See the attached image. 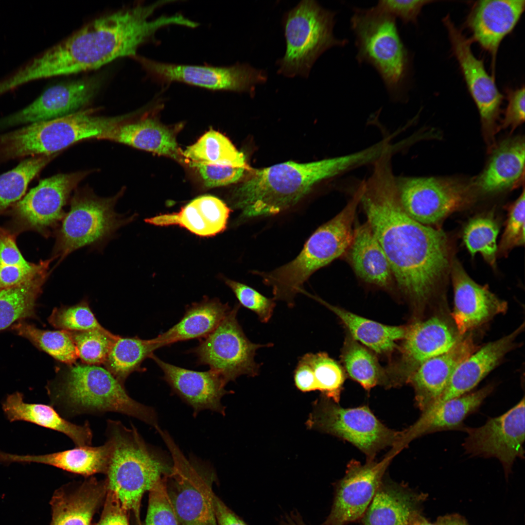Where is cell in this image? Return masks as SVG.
I'll use <instances>...</instances> for the list:
<instances>
[{
    "instance_id": "cell-6",
    "label": "cell",
    "mask_w": 525,
    "mask_h": 525,
    "mask_svg": "<svg viewBox=\"0 0 525 525\" xmlns=\"http://www.w3.org/2000/svg\"><path fill=\"white\" fill-rule=\"evenodd\" d=\"M362 191L361 183L344 208L313 233L295 259L268 272H256L272 288L274 300L284 301L292 307L296 295L303 292V285L310 276L349 249Z\"/></svg>"
},
{
    "instance_id": "cell-59",
    "label": "cell",
    "mask_w": 525,
    "mask_h": 525,
    "mask_svg": "<svg viewBox=\"0 0 525 525\" xmlns=\"http://www.w3.org/2000/svg\"><path fill=\"white\" fill-rule=\"evenodd\" d=\"M437 525H469L466 519L458 514H452L439 516Z\"/></svg>"
},
{
    "instance_id": "cell-5",
    "label": "cell",
    "mask_w": 525,
    "mask_h": 525,
    "mask_svg": "<svg viewBox=\"0 0 525 525\" xmlns=\"http://www.w3.org/2000/svg\"><path fill=\"white\" fill-rule=\"evenodd\" d=\"M105 436L110 447L105 473L107 489L140 521L142 496L170 472L171 457L147 443L133 423L127 427L120 420L108 419Z\"/></svg>"
},
{
    "instance_id": "cell-43",
    "label": "cell",
    "mask_w": 525,
    "mask_h": 525,
    "mask_svg": "<svg viewBox=\"0 0 525 525\" xmlns=\"http://www.w3.org/2000/svg\"><path fill=\"white\" fill-rule=\"evenodd\" d=\"M342 359L350 377L365 389L370 390L385 382V378L375 357L366 349L353 340L345 346Z\"/></svg>"
},
{
    "instance_id": "cell-4",
    "label": "cell",
    "mask_w": 525,
    "mask_h": 525,
    "mask_svg": "<svg viewBox=\"0 0 525 525\" xmlns=\"http://www.w3.org/2000/svg\"><path fill=\"white\" fill-rule=\"evenodd\" d=\"M46 388L50 404L66 419L112 412L134 418L155 429L159 426L154 408L132 398L124 385L98 365H68L58 370Z\"/></svg>"
},
{
    "instance_id": "cell-1",
    "label": "cell",
    "mask_w": 525,
    "mask_h": 525,
    "mask_svg": "<svg viewBox=\"0 0 525 525\" xmlns=\"http://www.w3.org/2000/svg\"><path fill=\"white\" fill-rule=\"evenodd\" d=\"M362 181L360 201L367 222L389 262L399 288L419 304L432 297L450 267L443 232L410 217L399 199L391 158L384 156Z\"/></svg>"
},
{
    "instance_id": "cell-32",
    "label": "cell",
    "mask_w": 525,
    "mask_h": 525,
    "mask_svg": "<svg viewBox=\"0 0 525 525\" xmlns=\"http://www.w3.org/2000/svg\"><path fill=\"white\" fill-rule=\"evenodd\" d=\"M109 455V445L105 441L104 444L98 446H75L40 455H18L0 451V463H41L88 477L97 473H105Z\"/></svg>"
},
{
    "instance_id": "cell-8",
    "label": "cell",
    "mask_w": 525,
    "mask_h": 525,
    "mask_svg": "<svg viewBox=\"0 0 525 525\" xmlns=\"http://www.w3.org/2000/svg\"><path fill=\"white\" fill-rule=\"evenodd\" d=\"M128 115L104 117L93 110H79L58 118L35 122L0 134V156L4 161L31 156H52L74 143L100 139Z\"/></svg>"
},
{
    "instance_id": "cell-39",
    "label": "cell",
    "mask_w": 525,
    "mask_h": 525,
    "mask_svg": "<svg viewBox=\"0 0 525 525\" xmlns=\"http://www.w3.org/2000/svg\"><path fill=\"white\" fill-rule=\"evenodd\" d=\"M182 156L190 166L204 164L248 169L244 154L226 137L212 129L188 147Z\"/></svg>"
},
{
    "instance_id": "cell-25",
    "label": "cell",
    "mask_w": 525,
    "mask_h": 525,
    "mask_svg": "<svg viewBox=\"0 0 525 525\" xmlns=\"http://www.w3.org/2000/svg\"><path fill=\"white\" fill-rule=\"evenodd\" d=\"M466 334L447 351L422 364L409 378L421 412L438 402L457 366L478 348L471 334Z\"/></svg>"
},
{
    "instance_id": "cell-35",
    "label": "cell",
    "mask_w": 525,
    "mask_h": 525,
    "mask_svg": "<svg viewBox=\"0 0 525 525\" xmlns=\"http://www.w3.org/2000/svg\"><path fill=\"white\" fill-rule=\"evenodd\" d=\"M525 153L524 138L516 137L501 142L477 178V186L485 192H497L512 187L523 175Z\"/></svg>"
},
{
    "instance_id": "cell-29",
    "label": "cell",
    "mask_w": 525,
    "mask_h": 525,
    "mask_svg": "<svg viewBox=\"0 0 525 525\" xmlns=\"http://www.w3.org/2000/svg\"><path fill=\"white\" fill-rule=\"evenodd\" d=\"M524 329L523 323L511 333L487 344L463 360L454 371L440 398L430 407L463 396L475 387L513 349L516 338Z\"/></svg>"
},
{
    "instance_id": "cell-34",
    "label": "cell",
    "mask_w": 525,
    "mask_h": 525,
    "mask_svg": "<svg viewBox=\"0 0 525 525\" xmlns=\"http://www.w3.org/2000/svg\"><path fill=\"white\" fill-rule=\"evenodd\" d=\"M100 139L112 140L176 159H180L182 156L174 132L151 118L131 123H121Z\"/></svg>"
},
{
    "instance_id": "cell-15",
    "label": "cell",
    "mask_w": 525,
    "mask_h": 525,
    "mask_svg": "<svg viewBox=\"0 0 525 525\" xmlns=\"http://www.w3.org/2000/svg\"><path fill=\"white\" fill-rule=\"evenodd\" d=\"M88 174L86 171L60 174L41 180L10 209L12 232L16 235L31 230L45 237L55 233L70 193Z\"/></svg>"
},
{
    "instance_id": "cell-37",
    "label": "cell",
    "mask_w": 525,
    "mask_h": 525,
    "mask_svg": "<svg viewBox=\"0 0 525 525\" xmlns=\"http://www.w3.org/2000/svg\"><path fill=\"white\" fill-rule=\"evenodd\" d=\"M314 298L337 315L355 339L377 353L391 351L395 347L396 341L404 338L406 335L408 327L382 324L331 305L318 298Z\"/></svg>"
},
{
    "instance_id": "cell-18",
    "label": "cell",
    "mask_w": 525,
    "mask_h": 525,
    "mask_svg": "<svg viewBox=\"0 0 525 525\" xmlns=\"http://www.w3.org/2000/svg\"><path fill=\"white\" fill-rule=\"evenodd\" d=\"M396 455L390 451L380 461L368 459L362 464L351 460L344 476L334 484L331 511L322 525H347L360 521Z\"/></svg>"
},
{
    "instance_id": "cell-47",
    "label": "cell",
    "mask_w": 525,
    "mask_h": 525,
    "mask_svg": "<svg viewBox=\"0 0 525 525\" xmlns=\"http://www.w3.org/2000/svg\"><path fill=\"white\" fill-rule=\"evenodd\" d=\"M50 324L60 330L79 332L103 328L88 301L83 300L74 305L55 308L48 317Z\"/></svg>"
},
{
    "instance_id": "cell-11",
    "label": "cell",
    "mask_w": 525,
    "mask_h": 525,
    "mask_svg": "<svg viewBox=\"0 0 525 525\" xmlns=\"http://www.w3.org/2000/svg\"><path fill=\"white\" fill-rule=\"evenodd\" d=\"M156 430L172 460L171 471L164 478L181 525H217L211 499L213 471L193 455L187 458L167 431L160 427Z\"/></svg>"
},
{
    "instance_id": "cell-20",
    "label": "cell",
    "mask_w": 525,
    "mask_h": 525,
    "mask_svg": "<svg viewBox=\"0 0 525 525\" xmlns=\"http://www.w3.org/2000/svg\"><path fill=\"white\" fill-rule=\"evenodd\" d=\"M102 84L100 77L93 76L51 86L24 108L1 119L0 129L77 112L94 97Z\"/></svg>"
},
{
    "instance_id": "cell-17",
    "label": "cell",
    "mask_w": 525,
    "mask_h": 525,
    "mask_svg": "<svg viewBox=\"0 0 525 525\" xmlns=\"http://www.w3.org/2000/svg\"><path fill=\"white\" fill-rule=\"evenodd\" d=\"M463 431L467 434L463 444L466 453L497 458L508 475L516 458L525 457L524 397L502 415L489 418L479 427L465 426Z\"/></svg>"
},
{
    "instance_id": "cell-62",
    "label": "cell",
    "mask_w": 525,
    "mask_h": 525,
    "mask_svg": "<svg viewBox=\"0 0 525 525\" xmlns=\"http://www.w3.org/2000/svg\"><path fill=\"white\" fill-rule=\"evenodd\" d=\"M137 525H141V523H137Z\"/></svg>"
},
{
    "instance_id": "cell-3",
    "label": "cell",
    "mask_w": 525,
    "mask_h": 525,
    "mask_svg": "<svg viewBox=\"0 0 525 525\" xmlns=\"http://www.w3.org/2000/svg\"><path fill=\"white\" fill-rule=\"evenodd\" d=\"M367 149L308 163L287 161L254 170L233 193V206L250 218L280 213L296 204L316 184L369 165Z\"/></svg>"
},
{
    "instance_id": "cell-56",
    "label": "cell",
    "mask_w": 525,
    "mask_h": 525,
    "mask_svg": "<svg viewBox=\"0 0 525 525\" xmlns=\"http://www.w3.org/2000/svg\"><path fill=\"white\" fill-rule=\"evenodd\" d=\"M128 512L115 494L107 489L101 516L94 525H130Z\"/></svg>"
},
{
    "instance_id": "cell-42",
    "label": "cell",
    "mask_w": 525,
    "mask_h": 525,
    "mask_svg": "<svg viewBox=\"0 0 525 525\" xmlns=\"http://www.w3.org/2000/svg\"><path fill=\"white\" fill-rule=\"evenodd\" d=\"M54 156L30 157L13 169L0 175V215L23 197L29 183Z\"/></svg>"
},
{
    "instance_id": "cell-23",
    "label": "cell",
    "mask_w": 525,
    "mask_h": 525,
    "mask_svg": "<svg viewBox=\"0 0 525 525\" xmlns=\"http://www.w3.org/2000/svg\"><path fill=\"white\" fill-rule=\"evenodd\" d=\"M451 274L454 292L452 313L455 327L461 336L507 309V303L486 286L474 282L461 264L454 261Z\"/></svg>"
},
{
    "instance_id": "cell-36",
    "label": "cell",
    "mask_w": 525,
    "mask_h": 525,
    "mask_svg": "<svg viewBox=\"0 0 525 525\" xmlns=\"http://www.w3.org/2000/svg\"><path fill=\"white\" fill-rule=\"evenodd\" d=\"M350 250V258L357 276L366 282L388 286L393 279L391 268L368 222L357 227Z\"/></svg>"
},
{
    "instance_id": "cell-45",
    "label": "cell",
    "mask_w": 525,
    "mask_h": 525,
    "mask_svg": "<svg viewBox=\"0 0 525 525\" xmlns=\"http://www.w3.org/2000/svg\"><path fill=\"white\" fill-rule=\"evenodd\" d=\"M499 229L493 219L479 217L472 220L465 227L463 240L470 253L482 254L491 265L495 263L497 250L496 238Z\"/></svg>"
},
{
    "instance_id": "cell-9",
    "label": "cell",
    "mask_w": 525,
    "mask_h": 525,
    "mask_svg": "<svg viewBox=\"0 0 525 525\" xmlns=\"http://www.w3.org/2000/svg\"><path fill=\"white\" fill-rule=\"evenodd\" d=\"M336 14L313 0H301L285 13L282 24L286 50L283 57L277 61L278 73L289 78H307L325 52L348 43L347 39L333 34Z\"/></svg>"
},
{
    "instance_id": "cell-26",
    "label": "cell",
    "mask_w": 525,
    "mask_h": 525,
    "mask_svg": "<svg viewBox=\"0 0 525 525\" xmlns=\"http://www.w3.org/2000/svg\"><path fill=\"white\" fill-rule=\"evenodd\" d=\"M525 8L524 0H482L473 5L467 20L472 39L492 55L519 20Z\"/></svg>"
},
{
    "instance_id": "cell-21",
    "label": "cell",
    "mask_w": 525,
    "mask_h": 525,
    "mask_svg": "<svg viewBox=\"0 0 525 525\" xmlns=\"http://www.w3.org/2000/svg\"><path fill=\"white\" fill-rule=\"evenodd\" d=\"M463 336L460 335L447 319L439 315L408 327L402 348L401 364L393 385L408 382L422 364L449 350Z\"/></svg>"
},
{
    "instance_id": "cell-30",
    "label": "cell",
    "mask_w": 525,
    "mask_h": 525,
    "mask_svg": "<svg viewBox=\"0 0 525 525\" xmlns=\"http://www.w3.org/2000/svg\"><path fill=\"white\" fill-rule=\"evenodd\" d=\"M2 408L10 422L25 421L63 434L75 446H91L93 432L89 422L77 424L62 417L51 405L27 403L23 394L16 392L8 395Z\"/></svg>"
},
{
    "instance_id": "cell-50",
    "label": "cell",
    "mask_w": 525,
    "mask_h": 525,
    "mask_svg": "<svg viewBox=\"0 0 525 525\" xmlns=\"http://www.w3.org/2000/svg\"><path fill=\"white\" fill-rule=\"evenodd\" d=\"M525 190L511 206L499 246L501 253L525 243Z\"/></svg>"
},
{
    "instance_id": "cell-58",
    "label": "cell",
    "mask_w": 525,
    "mask_h": 525,
    "mask_svg": "<svg viewBox=\"0 0 525 525\" xmlns=\"http://www.w3.org/2000/svg\"><path fill=\"white\" fill-rule=\"evenodd\" d=\"M211 499L217 525H247L217 497L214 492L211 493Z\"/></svg>"
},
{
    "instance_id": "cell-60",
    "label": "cell",
    "mask_w": 525,
    "mask_h": 525,
    "mask_svg": "<svg viewBox=\"0 0 525 525\" xmlns=\"http://www.w3.org/2000/svg\"><path fill=\"white\" fill-rule=\"evenodd\" d=\"M280 525H307L303 521L300 514L294 510L289 514H285L280 522Z\"/></svg>"
},
{
    "instance_id": "cell-41",
    "label": "cell",
    "mask_w": 525,
    "mask_h": 525,
    "mask_svg": "<svg viewBox=\"0 0 525 525\" xmlns=\"http://www.w3.org/2000/svg\"><path fill=\"white\" fill-rule=\"evenodd\" d=\"M11 327L17 334L26 338L56 360L67 365L76 363L78 358L77 349L68 331L42 330L23 321Z\"/></svg>"
},
{
    "instance_id": "cell-22",
    "label": "cell",
    "mask_w": 525,
    "mask_h": 525,
    "mask_svg": "<svg viewBox=\"0 0 525 525\" xmlns=\"http://www.w3.org/2000/svg\"><path fill=\"white\" fill-rule=\"evenodd\" d=\"M152 359L161 368L163 380L174 393L193 410L196 417L201 411L209 410L225 415L222 398L230 392L215 371H197L177 367L162 361L154 354Z\"/></svg>"
},
{
    "instance_id": "cell-19",
    "label": "cell",
    "mask_w": 525,
    "mask_h": 525,
    "mask_svg": "<svg viewBox=\"0 0 525 525\" xmlns=\"http://www.w3.org/2000/svg\"><path fill=\"white\" fill-rule=\"evenodd\" d=\"M452 50L462 72L468 90L480 115L483 131L488 142L492 141L503 95L493 78L487 72L483 61L476 58L467 38L447 16L443 18Z\"/></svg>"
},
{
    "instance_id": "cell-51",
    "label": "cell",
    "mask_w": 525,
    "mask_h": 525,
    "mask_svg": "<svg viewBox=\"0 0 525 525\" xmlns=\"http://www.w3.org/2000/svg\"><path fill=\"white\" fill-rule=\"evenodd\" d=\"M53 259L40 261L28 267L0 265V290L18 285L49 271Z\"/></svg>"
},
{
    "instance_id": "cell-38",
    "label": "cell",
    "mask_w": 525,
    "mask_h": 525,
    "mask_svg": "<svg viewBox=\"0 0 525 525\" xmlns=\"http://www.w3.org/2000/svg\"><path fill=\"white\" fill-rule=\"evenodd\" d=\"M49 271L18 285L0 290V331L35 315L36 302Z\"/></svg>"
},
{
    "instance_id": "cell-46",
    "label": "cell",
    "mask_w": 525,
    "mask_h": 525,
    "mask_svg": "<svg viewBox=\"0 0 525 525\" xmlns=\"http://www.w3.org/2000/svg\"><path fill=\"white\" fill-rule=\"evenodd\" d=\"M305 355L313 368L317 390L321 391L322 395L338 403L345 380L340 366L323 352Z\"/></svg>"
},
{
    "instance_id": "cell-2",
    "label": "cell",
    "mask_w": 525,
    "mask_h": 525,
    "mask_svg": "<svg viewBox=\"0 0 525 525\" xmlns=\"http://www.w3.org/2000/svg\"><path fill=\"white\" fill-rule=\"evenodd\" d=\"M163 0L135 4L98 17L32 60L37 79L97 69L114 60L137 56L156 33L175 25L174 15L151 16Z\"/></svg>"
},
{
    "instance_id": "cell-7",
    "label": "cell",
    "mask_w": 525,
    "mask_h": 525,
    "mask_svg": "<svg viewBox=\"0 0 525 525\" xmlns=\"http://www.w3.org/2000/svg\"><path fill=\"white\" fill-rule=\"evenodd\" d=\"M350 22L358 62L373 67L392 99L403 101L408 88L411 58L396 18L375 5L354 8Z\"/></svg>"
},
{
    "instance_id": "cell-10",
    "label": "cell",
    "mask_w": 525,
    "mask_h": 525,
    "mask_svg": "<svg viewBox=\"0 0 525 525\" xmlns=\"http://www.w3.org/2000/svg\"><path fill=\"white\" fill-rule=\"evenodd\" d=\"M122 192L101 197L91 191L80 190L71 198L69 210L55 232L52 258L61 262L72 252L88 246H97L112 237L133 217L116 212L115 206Z\"/></svg>"
},
{
    "instance_id": "cell-31",
    "label": "cell",
    "mask_w": 525,
    "mask_h": 525,
    "mask_svg": "<svg viewBox=\"0 0 525 525\" xmlns=\"http://www.w3.org/2000/svg\"><path fill=\"white\" fill-rule=\"evenodd\" d=\"M230 210L214 196L198 197L183 207L178 212L160 214L145 221L156 226L178 225L201 236H211L224 230Z\"/></svg>"
},
{
    "instance_id": "cell-14",
    "label": "cell",
    "mask_w": 525,
    "mask_h": 525,
    "mask_svg": "<svg viewBox=\"0 0 525 525\" xmlns=\"http://www.w3.org/2000/svg\"><path fill=\"white\" fill-rule=\"evenodd\" d=\"M152 80L162 86L180 83L213 91L246 92L253 95L256 86L265 83L267 74L248 63L228 66L193 65L162 62L136 56Z\"/></svg>"
},
{
    "instance_id": "cell-52",
    "label": "cell",
    "mask_w": 525,
    "mask_h": 525,
    "mask_svg": "<svg viewBox=\"0 0 525 525\" xmlns=\"http://www.w3.org/2000/svg\"><path fill=\"white\" fill-rule=\"evenodd\" d=\"M206 186L210 188L227 185L238 181L243 175L244 167L194 164Z\"/></svg>"
},
{
    "instance_id": "cell-40",
    "label": "cell",
    "mask_w": 525,
    "mask_h": 525,
    "mask_svg": "<svg viewBox=\"0 0 525 525\" xmlns=\"http://www.w3.org/2000/svg\"><path fill=\"white\" fill-rule=\"evenodd\" d=\"M159 349L151 339H142L137 336L122 337L119 336L107 358L103 364L121 384L130 374L141 371L142 363L151 358L154 351Z\"/></svg>"
},
{
    "instance_id": "cell-12",
    "label": "cell",
    "mask_w": 525,
    "mask_h": 525,
    "mask_svg": "<svg viewBox=\"0 0 525 525\" xmlns=\"http://www.w3.org/2000/svg\"><path fill=\"white\" fill-rule=\"evenodd\" d=\"M306 425L308 429L347 440L368 460H374L385 448L392 447L401 436V431L386 427L367 406L344 408L323 395L315 401Z\"/></svg>"
},
{
    "instance_id": "cell-55",
    "label": "cell",
    "mask_w": 525,
    "mask_h": 525,
    "mask_svg": "<svg viewBox=\"0 0 525 525\" xmlns=\"http://www.w3.org/2000/svg\"><path fill=\"white\" fill-rule=\"evenodd\" d=\"M508 105L499 129L509 128L513 131L525 121V87L508 92Z\"/></svg>"
},
{
    "instance_id": "cell-33",
    "label": "cell",
    "mask_w": 525,
    "mask_h": 525,
    "mask_svg": "<svg viewBox=\"0 0 525 525\" xmlns=\"http://www.w3.org/2000/svg\"><path fill=\"white\" fill-rule=\"evenodd\" d=\"M230 310L227 303L218 299L206 298L188 307L178 323L152 340L160 348L178 341L205 338Z\"/></svg>"
},
{
    "instance_id": "cell-53",
    "label": "cell",
    "mask_w": 525,
    "mask_h": 525,
    "mask_svg": "<svg viewBox=\"0 0 525 525\" xmlns=\"http://www.w3.org/2000/svg\"><path fill=\"white\" fill-rule=\"evenodd\" d=\"M432 2V0H381L376 6L395 18H399L404 24H415L422 7Z\"/></svg>"
},
{
    "instance_id": "cell-61",
    "label": "cell",
    "mask_w": 525,
    "mask_h": 525,
    "mask_svg": "<svg viewBox=\"0 0 525 525\" xmlns=\"http://www.w3.org/2000/svg\"><path fill=\"white\" fill-rule=\"evenodd\" d=\"M410 525H437L433 524L426 519L422 514L419 515L413 521Z\"/></svg>"
},
{
    "instance_id": "cell-48",
    "label": "cell",
    "mask_w": 525,
    "mask_h": 525,
    "mask_svg": "<svg viewBox=\"0 0 525 525\" xmlns=\"http://www.w3.org/2000/svg\"><path fill=\"white\" fill-rule=\"evenodd\" d=\"M149 492L145 525H181L168 495L164 476Z\"/></svg>"
},
{
    "instance_id": "cell-44",
    "label": "cell",
    "mask_w": 525,
    "mask_h": 525,
    "mask_svg": "<svg viewBox=\"0 0 525 525\" xmlns=\"http://www.w3.org/2000/svg\"><path fill=\"white\" fill-rule=\"evenodd\" d=\"M68 332L76 346L78 358L83 364L90 365L103 364L119 336L104 327L84 331Z\"/></svg>"
},
{
    "instance_id": "cell-54",
    "label": "cell",
    "mask_w": 525,
    "mask_h": 525,
    "mask_svg": "<svg viewBox=\"0 0 525 525\" xmlns=\"http://www.w3.org/2000/svg\"><path fill=\"white\" fill-rule=\"evenodd\" d=\"M32 263L22 255L16 244V234L0 227V265L28 267Z\"/></svg>"
},
{
    "instance_id": "cell-49",
    "label": "cell",
    "mask_w": 525,
    "mask_h": 525,
    "mask_svg": "<svg viewBox=\"0 0 525 525\" xmlns=\"http://www.w3.org/2000/svg\"><path fill=\"white\" fill-rule=\"evenodd\" d=\"M225 282L232 290L241 305L254 312L262 323L271 318L276 304L269 298L247 285L229 279Z\"/></svg>"
},
{
    "instance_id": "cell-57",
    "label": "cell",
    "mask_w": 525,
    "mask_h": 525,
    "mask_svg": "<svg viewBox=\"0 0 525 525\" xmlns=\"http://www.w3.org/2000/svg\"><path fill=\"white\" fill-rule=\"evenodd\" d=\"M294 377L295 385L301 391L317 390L313 368L305 354L298 361Z\"/></svg>"
},
{
    "instance_id": "cell-28",
    "label": "cell",
    "mask_w": 525,
    "mask_h": 525,
    "mask_svg": "<svg viewBox=\"0 0 525 525\" xmlns=\"http://www.w3.org/2000/svg\"><path fill=\"white\" fill-rule=\"evenodd\" d=\"M107 491L105 480H99L93 476L56 490L50 501V525H91Z\"/></svg>"
},
{
    "instance_id": "cell-13",
    "label": "cell",
    "mask_w": 525,
    "mask_h": 525,
    "mask_svg": "<svg viewBox=\"0 0 525 525\" xmlns=\"http://www.w3.org/2000/svg\"><path fill=\"white\" fill-rule=\"evenodd\" d=\"M236 304L218 326L192 350L197 363L207 365L217 372L227 385L243 375H258L260 365L255 361L258 349L272 346L251 342L245 334L237 318Z\"/></svg>"
},
{
    "instance_id": "cell-27",
    "label": "cell",
    "mask_w": 525,
    "mask_h": 525,
    "mask_svg": "<svg viewBox=\"0 0 525 525\" xmlns=\"http://www.w3.org/2000/svg\"><path fill=\"white\" fill-rule=\"evenodd\" d=\"M427 494L404 483L383 478L371 502L360 520L361 525H410L422 514Z\"/></svg>"
},
{
    "instance_id": "cell-16",
    "label": "cell",
    "mask_w": 525,
    "mask_h": 525,
    "mask_svg": "<svg viewBox=\"0 0 525 525\" xmlns=\"http://www.w3.org/2000/svg\"><path fill=\"white\" fill-rule=\"evenodd\" d=\"M396 182L405 213L427 226L439 222L466 199V187L455 179L396 176Z\"/></svg>"
},
{
    "instance_id": "cell-24",
    "label": "cell",
    "mask_w": 525,
    "mask_h": 525,
    "mask_svg": "<svg viewBox=\"0 0 525 525\" xmlns=\"http://www.w3.org/2000/svg\"><path fill=\"white\" fill-rule=\"evenodd\" d=\"M494 388V385L489 384L475 392L449 400L421 412L415 423L401 431L399 439L391 450L398 454L412 440L428 434L446 430L463 431L465 419L478 410Z\"/></svg>"
}]
</instances>
